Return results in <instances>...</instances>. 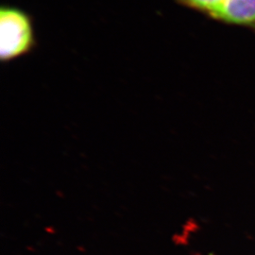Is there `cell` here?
Segmentation results:
<instances>
[{
    "instance_id": "3",
    "label": "cell",
    "mask_w": 255,
    "mask_h": 255,
    "mask_svg": "<svg viewBox=\"0 0 255 255\" xmlns=\"http://www.w3.org/2000/svg\"><path fill=\"white\" fill-rule=\"evenodd\" d=\"M179 2L197 11H201L214 18L224 0H179Z\"/></svg>"
},
{
    "instance_id": "2",
    "label": "cell",
    "mask_w": 255,
    "mask_h": 255,
    "mask_svg": "<svg viewBox=\"0 0 255 255\" xmlns=\"http://www.w3.org/2000/svg\"><path fill=\"white\" fill-rule=\"evenodd\" d=\"M213 19L255 31V0H224Z\"/></svg>"
},
{
    "instance_id": "1",
    "label": "cell",
    "mask_w": 255,
    "mask_h": 255,
    "mask_svg": "<svg viewBox=\"0 0 255 255\" xmlns=\"http://www.w3.org/2000/svg\"><path fill=\"white\" fill-rule=\"evenodd\" d=\"M33 44V32L27 14L10 7L0 10V55L9 61L27 52Z\"/></svg>"
}]
</instances>
